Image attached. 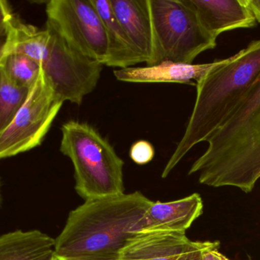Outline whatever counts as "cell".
I'll return each mask as SVG.
<instances>
[{
  "instance_id": "cell-1",
  "label": "cell",
  "mask_w": 260,
  "mask_h": 260,
  "mask_svg": "<svg viewBox=\"0 0 260 260\" xmlns=\"http://www.w3.org/2000/svg\"><path fill=\"white\" fill-rule=\"evenodd\" d=\"M152 201L140 192L85 201L55 239L59 260H117Z\"/></svg>"
},
{
  "instance_id": "cell-2",
  "label": "cell",
  "mask_w": 260,
  "mask_h": 260,
  "mask_svg": "<svg viewBox=\"0 0 260 260\" xmlns=\"http://www.w3.org/2000/svg\"><path fill=\"white\" fill-rule=\"evenodd\" d=\"M260 79V40L209 71L196 83L193 110L181 140L167 163V178L193 147L208 139L230 119Z\"/></svg>"
},
{
  "instance_id": "cell-3",
  "label": "cell",
  "mask_w": 260,
  "mask_h": 260,
  "mask_svg": "<svg viewBox=\"0 0 260 260\" xmlns=\"http://www.w3.org/2000/svg\"><path fill=\"white\" fill-rule=\"evenodd\" d=\"M206 142L207 150L188 174H198L200 184L251 192L260 179V79Z\"/></svg>"
},
{
  "instance_id": "cell-4",
  "label": "cell",
  "mask_w": 260,
  "mask_h": 260,
  "mask_svg": "<svg viewBox=\"0 0 260 260\" xmlns=\"http://www.w3.org/2000/svg\"><path fill=\"white\" fill-rule=\"evenodd\" d=\"M61 153L74 167L75 189L85 201L124 193V162L94 127L69 121L61 128Z\"/></svg>"
},
{
  "instance_id": "cell-5",
  "label": "cell",
  "mask_w": 260,
  "mask_h": 260,
  "mask_svg": "<svg viewBox=\"0 0 260 260\" xmlns=\"http://www.w3.org/2000/svg\"><path fill=\"white\" fill-rule=\"evenodd\" d=\"M153 47L147 66L165 61L191 64L217 45L200 24L189 0H148Z\"/></svg>"
},
{
  "instance_id": "cell-6",
  "label": "cell",
  "mask_w": 260,
  "mask_h": 260,
  "mask_svg": "<svg viewBox=\"0 0 260 260\" xmlns=\"http://www.w3.org/2000/svg\"><path fill=\"white\" fill-rule=\"evenodd\" d=\"M62 104L41 67L25 102L10 125L0 134V160L41 145Z\"/></svg>"
},
{
  "instance_id": "cell-7",
  "label": "cell",
  "mask_w": 260,
  "mask_h": 260,
  "mask_svg": "<svg viewBox=\"0 0 260 260\" xmlns=\"http://www.w3.org/2000/svg\"><path fill=\"white\" fill-rule=\"evenodd\" d=\"M51 50L41 66L56 96L62 101L80 105L99 83L103 64L70 46L54 29Z\"/></svg>"
},
{
  "instance_id": "cell-8",
  "label": "cell",
  "mask_w": 260,
  "mask_h": 260,
  "mask_svg": "<svg viewBox=\"0 0 260 260\" xmlns=\"http://www.w3.org/2000/svg\"><path fill=\"white\" fill-rule=\"evenodd\" d=\"M46 13L47 24L70 46L105 65L106 34L91 0H51L47 3Z\"/></svg>"
},
{
  "instance_id": "cell-9",
  "label": "cell",
  "mask_w": 260,
  "mask_h": 260,
  "mask_svg": "<svg viewBox=\"0 0 260 260\" xmlns=\"http://www.w3.org/2000/svg\"><path fill=\"white\" fill-rule=\"evenodd\" d=\"M209 244L191 241L183 232H138L127 240L117 260H203Z\"/></svg>"
},
{
  "instance_id": "cell-10",
  "label": "cell",
  "mask_w": 260,
  "mask_h": 260,
  "mask_svg": "<svg viewBox=\"0 0 260 260\" xmlns=\"http://www.w3.org/2000/svg\"><path fill=\"white\" fill-rule=\"evenodd\" d=\"M203 198L193 193L176 201L151 203L139 224L138 232H174L186 233L203 212Z\"/></svg>"
},
{
  "instance_id": "cell-11",
  "label": "cell",
  "mask_w": 260,
  "mask_h": 260,
  "mask_svg": "<svg viewBox=\"0 0 260 260\" xmlns=\"http://www.w3.org/2000/svg\"><path fill=\"white\" fill-rule=\"evenodd\" d=\"M203 28L216 38L223 32L257 24L244 0H189Z\"/></svg>"
},
{
  "instance_id": "cell-12",
  "label": "cell",
  "mask_w": 260,
  "mask_h": 260,
  "mask_svg": "<svg viewBox=\"0 0 260 260\" xmlns=\"http://www.w3.org/2000/svg\"><path fill=\"white\" fill-rule=\"evenodd\" d=\"M223 60L209 64H193L165 61L160 64L143 67H128L114 70L117 80L127 82H167L196 85L209 71L218 67Z\"/></svg>"
},
{
  "instance_id": "cell-13",
  "label": "cell",
  "mask_w": 260,
  "mask_h": 260,
  "mask_svg": "<svg viewBox=\"0 0 260 260\" xmlns=\"http://www.w3.org/2000/svg\"><path fill=\"white\" fill-rule=\"evenodd\" d=\"M111 4L141 61L148 64L153 47L148 0H111Z\"/></svg>"
},
{
  "instance_id": "cell-14",
  "label": "cell",
  "mask_w": 260,
  "mask_h": 260,
  "mask_svg": "<svg viewBox=\"0 0 260 260\" xmlns=\"http://www.w3.org/2000/svg\"><path fill=\"white\" fill-rule=\"evenodd\" d=\"M52 40V31L47 26L44 30H40L12 15L8 21L3 56L24 55L41 66L50 55Z\"/></svg>"
},
{
  "instance_id": "cell-15",
  "label": "cell",
  "mask_w": 260,
  "mask_h": 260,
  "mask_svg": "<svg viewBox=\"0 0 260 260\" xmlns=\"http://www.w3.org/2000/svg\"><path fill=\"white\" fill-rule=\"evenodd\" d=\"M99 12L106 34L107 53L105 65L128 68L142 63L134 47L111 7V0H91Z\"/></svg>"
},
{
  "instance_id": "cell-16",
  "label": "cell",
  "mask_w": 260,
  "mask_h": 260,
  "mask_svg": "<svg viewBox=\"0 0 260 260\" xmlns=\"http://www.w3.org/2000/svg\"><path fill=\"white\" fill-rule=\"evenodd\" d=\"M55 239L38 230L0 235V260H53Z\"/></svg>"
},
{
  "instance_id": "cell-17",
  "label": "cell",
  "mask_w": 260,
  "mask_h": 260,
  "mask_svg": "<svg viewBox=\"0 0 260 260\" xmlns=\"http://www.w3.org/2000/svg\"><path fill=\"white\" fill-rule=\"evenodd\" d=\"M29 90L14 83L0 66V134L8 128L27 99Z\"/></svg>"
},
{
  "instance_id": "cell-18",
  "label": "cell",
  "mask_w": 260,
  "mask_h": 260,
  "mask_svg": "<svg viewBox=\"0 0 260 260\" xmlns=\"http://www.w3.org/2000/svg\"><path fill=\"white\" fill-rule=\"evenodd\" d=\"M0 66L14 83L28 90L35 85L41 69L38 63L21 54L3 56Z\"/></svg>"
},
{
  "instance_id": "cell-19",
  "label": "cell",
  "mask_w": 260,
  "mask_h": 260,
  "mask_svg": "<svg viewBox=\"0 0 260 260\" xmlns=\"http://www.w3.org/2000/svg\"><path fill=\"white\" fill-rule=\"evenodd\" d=\"M154 154L153 145L145 140L135 142L129 151L130 158L138 165L148 164L154 159Z\"/></svg>"
},
{
  "instance_id": "cell-20",
  "label": "cell",
  "mask_w": 260,
  "mask_h": 260,
  "mask_svg": "<svg viewBox=\"0 0 260 260\" xmlns=\"http://www.w3.org/2000/svg\"><path fill=\"white\" fill-rule=\"evenodd\" d=\"M12 15L13 14L9 3L4 0H0V39L2 37H6L8 21Z\"/></svg>"
},
{
  "instance_id": "cell-21",
  "label": "cell",
  "mask_w": 260,
  "mask_h": 260,
  "mask_svg": "<svg viewBox=\"0 0 260 260\" xmlns=\"http://www.w3.org/2000/svg\"><path fill=\"white\" fill-rule=\"evenodd\" d=\"M219 241H209V245L203 253V260H229L219 251Z\"/></svg>"
},
{
  "instance_id": "cell-22",
  "label": "cell",
  "mask_w": 260,
  "mask_h": 260,
  "mask_svg": "<svg viewBox=\"0 0 260 260\" xmlns=\"http://www.w3.org/2000/svg\"><path fill=\"white\" fill-rule=\"evenodd\" d=\"M244 2L254 16L256 22L260 23V0H244Z\"/></svg>"
},
{
  "instance_id": "cell-23",
  "label": "cell",
  "mask_w": 260,
  "mask_h": 260,
  "mask_svg": "<svg viewBox=\"0 0 260 260\" xmlns=\"http://www.w3.org/2000/svg\"><path fill=\"white\" fill-rule=\"evenodd\" d=\"M3 45H4V41L0 39V62L3 56Z\"/></svg>"
},
{
  "instance_id": "cell-24",
  "label": "cell",
  "mask_w": 260,
  "mask_h": 260,
  "mask_svg": "<svg viewBox=\"0 0 260 260\" xmlns=\"http://www.w3.org/2000/svg\"><path fill=\"white\" fill-rule=\"evenodd\" d=\"M1 180H0V205H1Z\"/></svg>"
},
{
  "instance_id": "cell-25",
  "label": "cell",
  "mask_w": 260,
  "mask_h": 260,
  "mask_svg": "<svg viewBox=\"0 0 260 260\" xmlns=\"http://www.w3.org/2000/svg\"><path fill=\"white\" fill-rule=\"evenodd\" d=\"M53 260H59V259H58L57 258H56V256H55L54 259H53Z\"/></svg>"
},
{
  "instance_id": "cell-26",
  "label": "cell",
  "mask_w": 260,
  "mask_h": 260,
  "mask_svg": "<svg viewBox=\"0 0 260 260\" xmlns=\"http://www.w3.org/2000/svg\"></svg>"
}]
</instances>
